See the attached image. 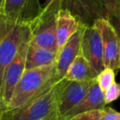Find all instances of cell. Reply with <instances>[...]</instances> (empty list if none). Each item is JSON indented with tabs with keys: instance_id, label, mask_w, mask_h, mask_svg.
I'll return each mask as SVG.
<instances>
[{
	"instance_id": "obj_1",
	"label": "cell",
	"mask_w": 120,
	"mask_h": 120,
	"mask_svg": "<svg viewBox=\"0 0 120 120\" xmlns=\"http://www.w3.org/2000/svg\"><path fill=\"white\" fill-rule=\"evenodd\" d=\"M56 82L54 64L25 70L14 89L6 110L24 106L46 91Z\"/></svg>"
},
{
	"instance_id": "obj_2",
	"label": "cell",
	"mask_w": 120,
	"mask_h": 120,
	"mask_svg": "<svg viewBox=\"0 0 120 120\" xmlns=\"http://www.w3.org/2000/svg\"><path fill=\"white\" fill-rule=\"evenodd\" d=\"M63 84L64 78L24 106L3 112L1 120H56L58 118V100Z\"/></svg>"
},
{
	"instance_id": "obj_3",
	"label": "cell",
	"mask_w": 120,
	"mask_h": 120,
	"mask_svg": "<svg viewBox=\"0 0 120 120\" xmlns=\"http://www.w3.org/2000/svg\"><path fill=\"white\" fill-rule=\"evenodd\" d=\"M64 0H53L46 6L36 19L30 25V43L40 48L58 52L56 41L57 13L62 8Z\"/></svg>"
},
{
	"instance_id": "obj_4",
	"label": "cell",
	"mask_w": 120,
	"mask_h": 120,
	"mask_svg": "<svg viewBox=\"0 0 120 120\" xmlns=\"http://www.w3.org/2000/svg\"><path fill=\"white\" fill-rule=\"evenodd\" d=\"M30 38V28L26 34L17 55L9 64L4 77L2 86V101L7 109L17 84L26 70V59Z\"/></svg>"
},
{
	"instance_id": "obj_5",
	"label": "cell",
	"mask_w": 120,
	"mask_h": 120,
	"mask_svg": "<svg viewBox=\"0 0 120 120\" xmlns=\"http://www.w3.org/2000/svg\"><path fill=\"white\" fill-rule=\"evenodd\" d=\"M81 53L90 63L97 75L105 69L101 36L94 25L82 23Z\"/></svg>"
},
{
	"instance_id": "obj_6",
	"label": "cell",
	"mask_w": 120,
	"mask_h": 120,
	"mask_svg": "<svg viewBox=\"0 0 120 120\" xmlns=\"http://www.w3.org/2000/svg\"><path fill=\"white\" fill-rule=\"evenodd\" d=\"M30 30L28 25H14L0 42V100L2 101L4 77L9 64L17 55L26 34ZM3 103V101H2Z\"/></svg>"
},
{
	"instance_id": "obj_7",
	"label": "cell",
	"mask_w": 120,
	"mask_h": 120,
	"mask_svg": "<svg viewBox=\"0 0 120 120\" xmlns=\"http://www.w3.org/2000/svg\"><path fill=\"white\" fill-rule=\"evenodd\" d=\"M93 25L98 29L101 36L105 68L113 71L120 69V48L114 29L105 17L94 21Z\"/></svg>"
},
{
	"instance_id": "obj_8",
	"label": "cell",
	"mask_w": 120,
	"mask_h": 120,
	"mask_svg": "<svg viewBox=\"0 0 120 120\" xmlns=\"http://www.w3.org/2000/svg\"><path fill=\"white\" fill-rule=\"evenodd\" d=\"M41 11L40 0H5L3 14L14 25L30 26Z\"/></svg>"
},
{
	"instance_id": "obj_9",
	"label": "cell",
	"mask_w": 120,
	"mask_h": 120,
	"mask_svg": "<svg viewBox=\"0 0 120 120\" xmlns=\"http://www.w3.org/2000/svg\"><path fill=\"white\" fill-rule=\"evenodd\" d=\"M93 82L94 80L68 81L64 78L57 105L58 118H62L85 97Z\"/></svg>"
},
{
	"instance_id": "obj_10",
	"label": "cell",
	"mask_w": 120,
	"mask_h": 120,
	"mask_svg": "<svg viewBox=\"0 0 120 120\" xmlns=\"http://www.w3.org/2000/svg\"><path fill=\"white\" fill-rule=\"evenodd\" d=\"M82 34V23L75 34L65 43L57 53L54 64V75L57 82L62 80L65 76L73 60L81 52V40Z\"/></svg>"
},
{
	"instance_id": "obj_11",
	"label": "cell",
	"mask_w": 120,
	"mask_h": 120,
	"mask_svg": "<svg viewBox=\"0 0 120 120\" xmlns=\"http://www.w3.org/2000/svg\"><path fill=\"white\" fill-rule=\"evenodd\" d=\"M105 107L106 104L104 98V91L100 88L95 79L92 82L85 97L77 105L68 111L62 118L68 120L79 113L92 110H103Z\"/></svg>"
},
{
	"instance_id": "obj_12",
	"label": "cell",
	"mask_w": 120,
	"mask_h": 120,
	"mask_svg": "<svg viewBox=\"0 0 120 120\" xmlns=\"http://www.w3.org/2000/svg\"><path fill=\"white\" fill-rule=\"evenodd\" d=\"M82 22L67 8H60L57 13L56 41L58 51L77 31ZM58 53V52H57Z\"/></svg>"
},
{
	"instance_id": "obj_13",
	"label": "cell",
	"mask_w": 120,
	"mask_h": 120,
	"mask_svg": "<svg viewBox=\"0 0 120 120\" xmlns=\"http://www.w3.org/2000/svg\"><path fill=\"white\" fill-rule=\"evenodd\" d=\"M97 76L90 63L80 52L68 69L64 78L68 81H93L96 79Z\"/></svg>"
},
{
	"instance_id": "obj_14",
	"label": "cell",
	"mask_w": 120,
	"mask_h": 120,
	"mask_svg": "<svg viewBox=\"0 0 120 120\" xmlns=\"http://www.w3.org/2000/svg\"><path fill=\"white\" fill-rule=\"evenodd\" d=\"M57 53L48 49L29 44L26 59V70L55 64Z\"/></svg>"
},
{
	"instance_id": "obj_15",
	"label": "cell",
	"mask_w": 120,
	"mask_h": 120,
	"mask_svg": "<svg viewBox=\"0 0 120 120\" xmlns=\"http://www.w3.org/2000/svg\"><path fill=\"white\" fill-rule=\"evenodd\" d=\"M96 82L104 92L115 82L114 71L110 68H105L96 77Z\"/></svg>"
},
{
	"instance_id": "obj_16",
	"label": "cell",
	"mask_w": 120,
	"mask_h": 120,
	"mask_svg": "<svg viewBox=\"0 0 120 120\" xmlns=\"http://www.w3.org/2000/svg\"><path fill=\"white\" fill-rule=\"evenodd\" d=\"M105 18L109 21L110 25L113 26L116 32L120 48V9L106 11Z\"/></svg>"
},
{
	"instance_id": "obj_17",
	"label": "cell",
	"mask_w": 120,
	"mask_h": 120,
	"mask_svg": "<svg viewBox=\"0 0 120 120\" xmlns=\"http://www.w3.org/2000/svg\"><path fill=\"white\" fill-rule=\"evenodd\" d=\"M120 96V84L113 82L105 92H104V98L105 104L111 103L114 100H118Z\"/></svg>"
},
{
	"instance_id": "obj_18",
	"label": "cell",
	"mask_w": 120,
	"mask_h": 120,
	"mask_svg": "<svg viewBox=\"0 0 120 120\" xmlns=\"http://www.w3.org/2000/svg\"><path fill=\"white\" fill-rule=\"evenodd\" d=\"M103 110H92L79 113L68 120H100Z\"/></svg>"
},
{
	"instance_id": "obj_19",
	"label": "cell",
	"mask_w": 120,
	"mask_h": 120,
	"mask_svg": "<svg viewBox=\"0 0 120 120\" xmlns=\"http://www.w3.org/2000/svg\"><path fill=\"white\" fill-rule=\"evenodd\" d=\"M100 120H120V113L109 107H105Z\"/></svg>"
},
{
	"instance_id": "obj_20",
	"label": "cell",
	"mask_w": 120,
	"mask_h": 120,
	"mask_svg": "<svg viewBox=\"0 0 120 120\" xmlns=\"http://www.w3.org/2000/svg\"><path fill=\"white\" fill-rule=\"evenodd\" d=\"M105 7V10L120 9V0H99Z\"/></svg>"
},
{
	"instance_id": "obj_21",
	"label": "cell",
	"mask_w": 120,
	"mask_h": 120,
	"mask_svg": "<svg viewBox=\"0 0 120 120\" xmlns=\"http://www.w3.org/2000/svg\"><path fill=\"white\" fill-rule=\"evenodd\" d=\"M5 0H0V13H3V10H4V5Z\"/></svg>"
},
{
	"instance_id": "obj_22",
	"label": "cell",
	"mask_w": 120,
	"mask_h": 120,
	"mask_svg": "<svg viewBox=\"0 0 120 120\" xmlns=\"http://www.w3.org/2000/svg\"><path fill=\"white\" fill-rule=\"evenodd\" d=\"M5 107H4V104L2 103V101L0 100V114L3 113V112H4L5 111Z\"/></svg>"
},
{
	"instance_id": "obj_23",
	"label": "cell",
	"mask_w": 120,
	"mask_h": 120,
	"mask_svg": "<svg viewBox=\"0 0 120 120\" xmlns=\"http://www.w3.org/2000/svg\"><path fill=\"white\" fill-rule=\"evenodd\" d=\"M53 0H45V4H44L43 6H46V5H48L49 3H51Z\"/></svg>"
},
{
	"instance_id": "obj_24",
	"label": "cell",
	"mask_w": 120,
	"mask_h": 120,
	"mask_svg": "<svg viewBox=\"0 0 120 120\" xmlns=\"http://www.w3.org/2000/svg\"><path fill=\"white\" fill-rule=\"evenodd\" d=\"M0 115H1V114H0ZM0 120H1V117H0Z\"/></svg>"
}]
</instances>
